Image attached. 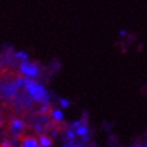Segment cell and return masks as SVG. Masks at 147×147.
<instances>
[{"instance_id": "obj_2", "label": "cell", "mask_w": 147, "mask_h": 147, "mask_svg": "<svg viewBox=\"0 0 147 147\" xmlns=\"http://www.w3.org/2000/svg\"><path fill=\"white\" fill-rule=\"evenodd\" d=\"M28 128V124L22 120L13 117L10 120L9 124H7V133L10 134V136L13 140H20L23 136H25V130Z\"/></svg>"}, {"instance_id": "obj_3", "label": "cell", "mask_w": 147, "mask_h": 147, "mask_svg": "<svg viewBox=\"0 0 147 147\" xmlns=\"http://www.w3.org/2000/svg\"><path fill=\"white\" fill-rule=\"evenodd\" d=\"M19 72L25 74L28 78H36L40 73V67L37 62H30L26 60L19 63Z\"/></svg>"}, {"instance_id": "obj_7", "label": "cell", "mask_w": 147, "mask_h": 147, "mask_svg": "<svg viewBox=\"0 0 147 147\" xmlns=\"http://www.w3.org/2000/svg\"><path fill=\"white\" fill-rule=\"evenodd\" d=\"M87 131H89V129H87L86 126H80L79 128H77V134H78L79 136H82V138L87 134Z\"/></svg>"}, {"instance_id": "obj_8", "label": "cell", "mask_w": 147, "mask_h": 147, "mask_svg": "<svg viewBox=\"0 0 147 147\" xmlns=\"http://www.w3.org/2000/svg\"><path fill=\"white\" fill-rule=\"evenodd\" d=\"M14 56H16V59L22 60V61H26L28 60V55L25 53H16V54H14Z\"/></svg>"}, {"instance_id": "obj_11", "label": "cell", "mask_w": 147, "mask_h": 147, "mask_svg": "<svg viewBox=\"0 0 147 147\" xmlns=\"http://www.w3.org/2000/svg\"><path fill=\"white\" fill-rule=\"evenodd\" d=\"M63 147H69V146H67V145H66V146H63Z\"/></svg>"}, {"instance_id": "obj_9", "label": "cell", "mask_w": 147, "mask_h": 147, "mask_svg": "<svg viewBox=\"0 0 147 147\" xmlns=\"http://www.w3.org/2000/svg\"><path fill=\"white\" fill-rule=\"evenodd\" d=\"M66 136H67L68 140H73V139H74V131L68 129L67 131H66Z\"/></svg>"}, {"instance_id": "obj_5", "label": "cell", "mask_w": 147, "mask_h": 147, "mask_svg": "<svg viewBox=\"0 0 147 147\" xmlns=\"http://www.w3.org/2000/svg\"><path fill=\"white\" fill-rule=\"evenodd\" d=\"M38 144H40V147H50L53 145V139L46 134H42V135H40Z\"/></svg>"}, {"instance_id": "obj_6", "label": "cell", "mask_w": 147, "mask_h": 147, "mask_svg": "<svg viewBox=\"0 0 147 147\" xmlns=\"http://www.w3.org/2000/svg\"><path fill=\"white\" fill-rule=\"evenodd\" d=\"M50 117L53 119L54 121H57V122H62V119H63V114L60 110H53L50 114Z\"/></svg>"}, {"instance_id": "obj_1", "label": "cell", "mask_w": 147, "mask_h": 147, "mask_svg": "<svg viewBox=\"0 0 147 147\" xmlns=\"http://www.w3.org/2000/svg\"><path fill=\"white\" fill-rule=\"evenodd\" d=\"M23 86H24L26 93L30 96V98L34 102H38L40 104H48V103H50L48 91L45 89V86L37 83L35 79L24 78Z\"/></svg>"}, {"instance_id": "obj_4", "label": "cell", "mask_w": 147, "mask_h": 147, "mask_svg": "<svg viewBox=\"0 0 147 147\" xmlns=\"http://www.w3.org/2000/svg\"><path fill=\"white\" fill-rule=\"evenodd\" d=\"M20 147H40V144L34 135H25L19 140Z\"/></svg>"}, {"instance_id": "obj_10", "label": "cell", "mask_w": 147, "mask_h": 147, "mask_svg": "<svg viewBox=\"0 0 147 147\" xmlns=\"http://www.w3.org/2000/svg\"><path fill=\"white\" fill-rule=\"evenodd\" d=\"M60 105H61L62 108H67V107L69 105V102L66 100V99H63V98H61V99H60Z\"/></svg>"}]
</instances>
